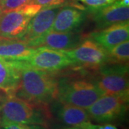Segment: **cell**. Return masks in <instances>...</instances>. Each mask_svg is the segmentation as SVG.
<instances>
[{
    "label": "cell",
    "mask_w": 129,
    "mask_h": 129,
    "mask_svg": "<svg viewBox=\"0 0 129 129\" xmlns=\"http://www.w3.org/2000/svg\"><path fill=\"white\" fill-rule=\"evenodd\" d=\"M85 39L79 32H58L50 31L45 35L28 42L32 47H45L56 50H70L75 48Z\"/></svg>",
    "instance_id": "8"
},
{
    "label": "cell",
    "mask_w": 129,
    "mask_h": 129,
    "mask_svg": "<svg viewBox=\"0 0 129 129\" xmlns=\"http://www.w3.org/2000/svg\"><path fill=\"white\" fill-rule=\"evenodd\" d=\"M0 12H1V10H0Z\"/></svg>",
    "instance_id": "28"
},
{
    "label": "cell",
    "mask_w": 129,
    "mask_h": 129,
    "mask_svg": "<svg viewBox=\"0 0 129 129\" xmlns=\"http://www.w3.org/2000/svg\"><path fill=\"white\" fill-rule=\"evenodd\" d=\"M62 51L73 60L75 66L80 68L94 71L107 64L108 51L87 37L75 48Z\"/></svg>",
    "instance_id": "7"
},
{
    "label": "cell",
    "mask_w": 129,
    "mask_h": 129,
    "mask_svg": "<svg viewBox=\"0 0 129 129\" xmlns=\"http://www.w3.org/2000/svg\"><path fill=\"white\" fill-rule=\"evenodd\" d=\"M0 129H46V128L38 125L24 124L18 123H7L2 124Z\"/></svg>",
    "instance_id": "21"
},
{
    "label": "cell",
    "mask_w": 129,
    "mask_h": 129,
    "mask_svg": "<svg viewBox=\"0 0 129 129\" xmlns=\"http://www.w3.org/2000/svg\"><path fill=\"white\" fill-rule=\"evenodd\" d=\"M85 7V9L89 12L95 11L111 5L116 0H79Z\"/></svg>",
    "instance_id": "19"
},
{
    "label": "cell",
    "mask_w": 129,
    "mask_h": 129,
    "mask_svg": "<svg viewBox=\"0 0 129 129\" xmlns=\"http://www.w3.org/2000/svg\"><path fill=\"white\" fill-rule=\"evenodd\" d=\"M104 95L91 78L76 75H62L58 78L59 101L87 109Z\"/></svg>",
    "instance_id": "3"
},
{
    "label": "cell",
    "mask_w": 129,
    "mask_h": 129,
    "mask_svg": "<svg viewBox=\"0 0 129 129\" xmlns=\"http://www.w3.org/2000/svg\"><path fill=\"white\" fill-rule=\"evenodd\" d=\"M6 96H7V94L5 93L4 92H2V90H0V106H1L2 103L4 101V100H5Z\"/></svg>",
    "instance_id": "24"
},
{
    "label": "cell",
    "mask_w": 129,
    "mask_h": 129,
    "mask_svg": "<svg viewBox=\"0 0 129 129\" xmlns=\"http://www.w3.org/2000/svg\"><path fill=\"white\" fill-rule=\"evenodd\" d=\"M94 72L91 80L104 94L129 93L128 64H105Z\"/></svg>",
    "instance_id": "5"
},
{
    "label": "cell",
    "mask_w": 129,
    "mask_h": 129,
    "mask_svg": "<svg viewBox=\"0 0 129 129\" xmlns=\"http://www.w3.org/2000/svg\"><path fill=\"white\" fill-rule=\"evenodd\" d=\"M19 68L21 80L16 96L25 101L50 106L57 98V74L47 73L10 62Z\"/></svg>",
    "instance_id": "1"
},
{
    "label": "cell",
    "mask_w": 129,
    "mask_h": 129,
    "mask_svg": "<svg viewBox=\"0 0 129 129\" xmlns=\"http://www.w3.org/2000/svg\"><path fill=\"white\" fill-rule=\"evenodd\" d=\"M129 93L104 94L86 110L90 120L100 123L120 120L128 109Z\"/></svg>",
    "instance_id": "4"
},
{
    "label": "cell",
    "mask_w": 129,
    "mask_h": 129,
    "mask_svg": "<svg viewBox=\"0 0 129 129\" xmlns=\"http://www.w3.org/2000/svg\"><path fill=\"white\" fill-rule=\"evenodd\" d=\"M87 10L78 6L64 5L60 7L51 29L58 32H78L87 19Z\"/></svg>",
    "instance_id": "9"
},
{
    "label": "cell",
    "mask_w": 129,
    "mask_h": 129,
    "mask_svg": "<svg viewBox=\"0 0 129 129\" xmlns=\"http://www.w3.org/2000/svg\"><path fill=\"white\" fill-rule=\"evenodd\" d=\"M0 126H1V118H0Z\"/></svg>",
    "instance_id": "26"
},
{
    "label": "cell",
    "mask_w": 129,
    "mask_h": 129,
    "mask_svg": "<svg viewBox=\"0 0 129 129\" xmlns=\"http://www.w3.org/2000/svg\"><path fill=\"white\" fill-rule=\"evenodd\" d=\"M42 9L40 5H35L31 2H28L27 4L24 5L21 8H19V10H21L24 14H26L27 16L29 17L30 18H32L35 15L37 14L41 9Z\"/></svg>",
    "instance_id": "22"
},
{
    "label": "cell",
    "mask_w": 129,
    "mask_h": 129,
    "mask_svg": "<svg viewBox=\"0 0 129 129\" xmlns=\"http://www.w3.org/2000/svg\"><path fill=\"white\" fill-rule=\"evenodd\" d=\"M52 116L49 106L27 101L15 95H7L0 106L1 125L18 123L38 125L47 128Z\"/></svg>",
    "instance_id": "2"
},
{
    "label": "cell",
    "mask_w": 129,
    "mask_h": 129,
    "mask_svg": "<svg viewBox=\"0 0 129 129\" xmlns=\"http://www.w3.org/2000/svg\"><path fill=\"white\" fill-rule=\"evenodd\" d=\"M14 62L34 69L57 74L63 70L75 67L73 60L62 50L45 47L36 48L35 52L27 59Z\"/></svg>",
    "instance_id": "6"
},
{
    "label": "cell",
    "mask_w": 129,
    "mask_h": 129,
    "mask_svg": "<svg viewBox=\"0 0 129 129\" xmlns=\"http://www.w3.org/2000/svg\"><path fill=\"white\" fill-rule=\"evenodd\" d=\"M75 0H30L31 2L35 5H40L42 9L49 7H62L64 5H75Z\"/></svg>",
    "instance_id": "18"
},
{
    "label": "cell",
    "mask_w": 129,
    "mask_h": 129,
    "mask_svg": "<svg viewBox=\"0 0 129 129\" xmlns=\"http://www.w3.org/2000/svg\"><path fill=\"white\" fill-rule=\"evenodd\" d=\"M27 42L19 40L2 39L0 40V59L9 61H22L27 59L35 52Z\"/></svg>",
    "instance_id": "15"
},
{
    "label": "cell",
    "mask_w": 129,
    "mask_h": 129,
    "mask_svg": "<svg viewBox=\"0 0 129 129\" xmlns=\"http://www.w3.org/2000/svg\"><path fill=\"white\" fill-rule=\"evenodd\" d=\"M78 127L85 129H118L115 125L111 123H102V124H94L91 121L84 123L78 125Z\"/></svg>",
    "instance_id": "23"
},
{
    "label": "cell",
    "mask_w": 129,
    "mask_h": 129,
    "mask_svg": "<svg viewBox=\"0 0 129 129\" xmlns=\"http://www.w3.org/2000/svg\"><path fill=\"white\" fill-rule=\"evenodd\" d=\"M90 13L92 14L96 30L129 21V7L123 6L117 1Z\"/></svg>",
    "instance_id": "13"
},
{
    "label": "cell",
    "mask_w": 129,
    "mask_h": 129,
    "mask_svg": "<svg viewBox=\"0 0 129 129\" xmlns=\"http://www.w3.org/2000/svg\"><path fill=\"white\" fill-rule=\"evenodd\" d=\"M19 9L0 12V37L13 40L22 37L30 19Z\"/></svg>",
    "instance_id": "10"
},
{
    "label": "cell",
    "mask_w": 129,
    "mask_h": 129,
    "mask_svg": "<svg viewBox=\"0 0 129 129\" xmlns=\"http://www.w3.org/2000/svg\"><path fill=\"white\" fill-rule=\"evenodd\" d=\"M86 37L96 42L107 51L110 50L117 45L128 40L129 22L115 24L104 29L95 30Z\"/></svg>",
    "instance_id": "12"
},
{
    "label": "cell",
    "mask_w": 129,
    "mask_h": 129,
    "mask_svg": "<svg viewBox=\"0 0 129 129\" xmlns=\"http://www.w3.org/2000/svg\"><path fill=\"white\" fill-rule=\"evenodd\" d=\"M61 7L42 9L32 17L22 37L19 40L30 42L51 31L52 24Z\"/></svg>",
    "instance_id": "11"
},
{
    "label": "cell",
    "mask_w": 129,
    "mask_h": 129,
    "mask_svg": "<svg viewBox=\"0 0 129 129\" xmlns=\"http://www.w3.org/2000/svg\"><path fill=\"white\" fill-rule=\"evenodd\" d=\"M63 129H85L83 128H80L78 126H73V127H67V128H64Z\"/></svg>",
    "instance_id": "25"
},
{
    "label": "cell",
    "mask_w": 129,
    "mask_h": 129,
    "mask_svg": "<svg viewBox=\"0 0 129 129\" xmlns=\"http://www.w3.org/2000/svg\"><path fill=\"white\" fill-rule=\"evenodd\" d=\"M129 42H123L108 51L106 64H128Z\"/></svg>",
    "instance_id": "17"
},
{
    "label": "cell",
    "mask_w": 129,
    "mask_h": 129,
    "mask_svg": "<svg viewBox=\"0 0 129 129\" xmlns=\"http://www.w3.org/2000/svg\"><path fill=\"white\" fill-rule=\"evenodd\" d=\"M30 0H0L1 12H7L21 8Z\"/></svg>",
    "instance_id": "20"
},
{
    "label": "cell",
    "mask_w": 129,
    "mask_h": 129,
    "mask_svg": "<svg viewBox=\"0 0 129 129\" xmlns=\"http://www.w3.org/2000/svg\"><path fill=\"white\" fill-rule=\"evenodd\" d=\"M2 40V38H1V37H0V40Z\"/></svg>",
    "instance_id": "27"
},
{
    "label": "cell",
    "mask_w": 129,
    "mask_h": 129,
    "mask_svg": "<svg viewBox=\"0 0 129 129\" xmlns=\"http://www.w3.org/2000/svg\"><path fill=\"white\" fill-rule=\"evenodd\" d=\"M50 110L61 123L68 127L78 126L91 121L86 109L64 103L56 100L50 104Z\"/></svg>",
    "instance_id": "14"
},
{
    "label": "cell",
    "mask_w": 129,
    "mask_h": 129,
    "mask_svg": "<svg viewBox=\"0 0 129 129\" xmlns=\"http://www.w3.org/2000/svg\"><path fill=\"white\" fill-rule=\"evenodd\" d=\"M20 80L19 68L9 61L0 59V90L7 95H15Z\"/></svg>",
    "instance_id": "16"
}]
</instances>
